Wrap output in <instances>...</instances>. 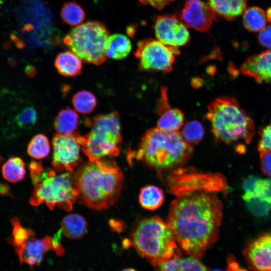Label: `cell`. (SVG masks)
I'll list each match as a JSON object with an SVG mask.
<instances>
[{
    "mask_svg": "<svg viewBox=\"0 0 271 271\" xmlns=\"http://www.w3.org/2000/svg\"><path fill=\"white\" fill-rule=\"evenodd\" d=\"M222 203L214 193L196 191L178 196L167 221L183 252L202 257L218 238Z\"/></svg>",
    "mask_w": 271,
    "mask_h": 271,
    "instance_id": "obj_1",
    "label": "cell"
},
{
    "mask_svg": "<svg viewBox=\"0 0 271 271\" xmlns=\"http://www.w3.org/2000/svg\"><path fill=\"white\" fill-rule=\"evenodd\" d=\"M81 202L88 207L102 210L118 200L124 182L122 171L114 162L88 161L74 172Z\"/></svg>",
    "mask_w": 271,
    "mask_h": 271,
    "instance_id": "obj_2",
    "label": "cell"
},
{
    "mask_svg": "<svg viewBox=\"0 0 271 271\" xmlns=\"http://www.w3.org/2000/svg\"><path fill=\"white\" fill-rule=\"evenodd\" d=\"M192 153L191 145L178 131L149 129L143 136L136 158L159 171L176 169L186 163Z\"/></svg>",
    "mask_w": 271,
    "mask_h": 271,
    "instance_id": "obj_3",
    "label": "cell"
},
{
    "mask_svg": "<svg viewBox=\"0 0 271 271\" xmlns=\"http://www.w3.org/2000/svg\"><path fill=\"white\" fill-rule=\"evenodd\" d=\"M206 117L211 131L219 142L249 144L255 133L253 120L233 97L216 98L208 106Z\"/></svg>",
    "mask_w": 271,
    "mask_h": 271,
    "instance_id": "obj_4",
    "label": "cell"
},
{
    "mask_svg": "<svg viewBox=\"0 0 271 271\" xmlns=\"http://www.w3.org/2000/svg\"><path fill=\"white\" fill-rule=\"evenodd\" d=\"M130 241L138 252L154 266L181 256L168 223L158 217L140 220L132 231Z\"/></svg>",
    "mask_w": 271,
    "mask_h": 271,
    "instance_id": "obj_5",
    "label": "cell"
},
{
    "mask_svg": "<svg viewBox=\"0 0 271 271\" xmlns=\"http://www.w3.org/2000/svg\"><path fill=\"white\" fill-rule=\"evenodd\" d=\"M90 131L78 141L84 154L89 161L104 157H117L122 142L120 116L117 112L96 115L85 120Z\"/></svg>",
    "mask_w": 271,
    "mask_h": 271,
    "instance_id": "obj_6",
    "label": "cell"
},
{
    "mask_svg": "<svg viewBox=\"0 0 271 271\" xmlns=\"http://www.w3.org/2000/svg\"><path fill=\"white\" fill-rule=\"evenodd\" d=\"M79 197V191L76 186L74 172L56 175L53 170L44 171L38 184L35 185L30 200L34 206L45 203L50 210L55 207L70 211Z\"/></svg>",
    "mask_w": 271,
    "mask_h": 271,
    "instance_id": "obj_7",
    "label": "cell"
},
{
    "mask_svg": "<svg viewBox=\"0 0 271 271\" xmlns=\"http://www.w3.org/2000/svg\"><path fill=\"white\" fill-rule=\"evenodd\" d=\"M109 31L104 24L90 21L72 29L63 39L64 44L81 59L99 65L107 59L106 44Z\"/></svg>",
    "mask_w": 271,
    "mask_h": 271,
    "instance_id": "obj_8",
    "label": "cell"
},
{
    "mask_svg": "<svg viewBox=\"0 0 271 271\" xmlns=\"http://www.w3.org/2000/svg\"><path fill=\"white\" fill-rule=\"evenodd\" d=\"M179 53L177 47L149 39L139 42L134 55L139 60V70L167 73L172 71L175 56Z\"/></svg>",
    "mask_w": 271,
    "mask_h": 271,
    "instance_id": "obj_9",
    "label": "cell"
},
{
    "mask_svg": "<svg viewBox=\"0 0 271 271\" xmlns=\"http://www.w3.org/2000/svg\"><path fill=\"white\" fill-rule=\"evenodd\" d=\"M174 177L170 182V190L180 196L196 191L212 193L223 192L227 189L225 180L219 174L190 173Z\"/></svg>",
    "mask_w": 271,
    "mask_h": 271,
    "instance_id": "obj_10",
    "label": "cell"
},
{
    "mask_svg": "<svg viewBox=\"0 0 271 271\" xmlns=\"http://www.w3.org/2000/svg\"><path fill=\"white\" fill-rule=\"evenodd\" d=\"M73 134L55 133L52 139V165L59 172H72L81 162V146L78 137Z\"/></svg>",
    "mask_w": 271,
    "mask_h": 271,
    "instance_id": "obj_11",
    "label": "cell"
},
{
    "mask_svg": "<svg viewBox=\"0 0 271 271\" xmlns=\"http://www.w3.org/2000/svg\"><path fill=\"white\" fill-rule=\"evenodd\" d=\"M61 231L56 237L46 236L43 239H29L24 245L14 249L21 264L26 263L32 267L38 266L42 263L44 254L49 249L54 251L59 256L63 255L65 250L60 244L59 238Z\"/></svg>",
    "mask_w": 271,
    "mask_h": 271,
    "instance_id": "obj_12",
    "label": "cell"
},
{
    "mask_svg": "<svg viewBox=\"0 0 271 271\" xmlns=\"http://www.w3.org/2000/svg\"><path fill=\"white\" fill-rule=\"evenodd\" d=\"M155 31L157 40L170 46L178 48L185 45L190 40L186 26L175 16L158 17L155 24Z\"/></svg>",
    "mask_w": 271,
    "mask_h": 271,
    "instance_id": "obj_13",
    "label": "cell"
},
{
    "mask_svg": "<svg viewBox=\"0 0 271 271\" xmlns=\"http://www.w3.org/2000/svg\"><path fill=\"white\" fill-rule=\"evenodd\" d=\"M253 271H271V233L263 234L248 243L243 251Z\"/></svg>",
    "mask_w": 271,
    "mask_h": 271,
    "instance_id": "obj_14",
    "label": "cell"
},
{
    "mask_svg": "<svg viewBox=\"0 0 271 271\" xmlns=\"http://www.w3.org/2000/svg\"><path fill=\"white\" fill-rule=\"evenodd\" d=\"M180 19L186 26L202 32L208 31L216 20L214 11L201 0H188L180 14Z\"/></svg>",
    "mask_w": 271,
    "mask_h": 271,
    "instance_id": "obj_15",
    "label": "cell"
},
{
    "mask_svg": "<svg viewBox=\"0 0 271 271\" xmlns=\"http://www.w3.org/2000/svg\"><path fill=\"white\" fill-rule=\"evenodd\" d=\"M239 71L243 75L253 78L258 83L271 85V51L267 50L248 58Z\"/></svg>",
    "mask_w": 271,
    "mask_h": 271,
    "instance_id": "obj_16",
    "label": "cell"
},
{
    "mask_svg": "<svg viewBox=\"0 0 271 271\" xmlns=\"http://www.w3.org/2000/svg\"><path fill=\"white\" fill-rule=\"evenodd\" d=\"M158 112L160 115L157 122L158 128L164 131H178L184 125V115L180 109L169 106L166 88H162Z\"/></svg>",
    "mask_w": 271,
    "mask_h": 271,
    "instance_id": "obj_17",
    "label": "cell"
},
{
    "mask_svg": "<svg viewBox=\"0 0 271 271\" xmlns=\"http://www.w3.org/2000/svg\"><path fill=\"white\" fill-rule=\"evenodd\" d=\"M155 266V271H209L198 258L191 256L173 257Z\"/></svg>",
    "mask_w": 271,
    "mask_h": 271,
    "instance_id": "obj_18",
    "label": "cell"
},
{
    "mask_svg": "<svg viewBox=\"0 0 271 271\" xmlns=\"http://www.w3.org/2000/svg\"><path fill=\"white\" fill-rule=\"evenodd\" d=\"M54 65L58 72L66 77L78 76L82 69L81 59L71 51L59 54L55 59Z\"/></svg>",
    "mask_w": 271,
    "mask_h": 271,
    "instance_id": "obj_19",
    "label": "cell"
},
{
    "mask_svg": "<svg viewBox=\"0 0 271 271\" xmlns=\"http://www.w3.org/2000/svg\"><path fill=\"white\" fill-rule=\"evenodd\" d=\"M247 0H209V5L215 13L227 20H231L245 11Z\"/></svg>",
    "mask_w": 271,
    "mask_h": 271,
    "instance_id": "obj_20",
    "label": "cell"
},
{
    "mask_svg": "<svg viewBox=\"0 0 271 271\" xmlns=\"http://www.w3.org/2000/svg\"><path fill=\"white\" fill-rule=\"evenodd\" d=\"M79 117L72 109H62L54 119V127L57 133L80 136L78 131Z\"/></svg>",
    "mask_w": 271,
    "mask_h": 271,
    "instance_id": "obj_21",
    "label": "cell"
},
{
    "mask_svg": "<svg viewBox=\"0 0 271 271\" xmlns=\"http://www.w3.org/2000/svg\"><path fill=\"white\" fill-rule=\"evenodd\" d=\"M61 230L66 237L71 239H79L84 236L87 230V224L85 218L76 213L66 216L61 224Z\"/></svg>",
    "mask_w": 271,
    "mask_h": 271,
    "instance_id": "obj_22",
    "label": "cell"
},
{
    "mask_svg": "<svg viewBox=\"0 0 271 271\" xmlns=\"http://www.w3.org/2000/svg\"><path fill=\"white\" fill-rule=\"evenodd\" d=\"M131 49V42L126 36L121 34H115L107 39L105 54L107 57L120 60L127 56Z\"/></svg>",
    "mask_w": 271,
    "mask_h": 271,
    "instance_id": "obj_23",
    "label": "cell"
},
{
    "mask_svg": "<svg viewBox=\"0 0 271 271\" xmlns=\"http://www.w3.org/2000/svg\"><path fill=\"white\" fill-rule=\"evenodd\" d=\"M164 201V193L161 189L157 186L149 185L141 190L139 203L145 209L154 210L160 207Z\"/></svg>",
    "mask_w": 271,
    "mask_h": 271,
    "instance_id": "obj_24",
    "label": "cell"
},
{
    "mask_svg": "<svg viewBox=\"0 0 271 271\" xmlns=\"http://www.w3.org/2000/svg\"><path fill=\"white\" fill-rule=\"evenodd\" d=\"M2 172L7 181L11 183L20 182L26 175L25 164L21 158H11L3 165Z\"/></svg>",
    "mask_w": 271,
    "mask_h": 271,
    "instance_id": "obj_25",
    "label": "cell"
},
{
    "mask_svg": "<svg viewBox=\"0 0 271 271\" xmlns=\"http://www.w3.org/2000/svg\"><path fill=\"white\" fill-rule=\"evenodd\" d=\"M244 27L249 31L258 32L262 30L266 24V18L263 10L257 7L245 11L243 17Z\"/></svg>",
    "mask_w": 271,
    "mask_h": 271,
    "instance_id": "obj_26",
    "label": "cell"
},
{
    "mask_svg": "<svg viewBox=\"0 0 271 271\" xmlns=\"http://www.w3.org/2000/svg\"><path fill=\"white\" fill-rule=\"evenodd\" d=\"M72 102L75 110L84 114L91 113L97 103L95 95L87 90H81L75 93Z\"/></svg>",
    "mask_w": 271,
    "mask_h": 271,
    "instance_id": "obj_27",
    "label": "cell"
},
{
    "mask_svg": "<svg viewBox=\"0 0 271 271\" xmlns=\"http://www.w3.org/2000/svg\"><path fill=\"white\" fill-rule=\"evenodd\" d=\"M61 17L66 24L75 26L83 21L85 13L82 7L75 2H68L62 8Z\"/></svg>",
    "mask_w": 271,
    "mask_h": 271,
    "instance_id": "obj_28",
    "label": "cell"
},
{
    "mask_svg": "<svg viewBox=\"0 0 271 271\" xmlns=\"http://www.w3.org/2000/svg\"><path fill=\"white\" fill-rule=\"evenodd\" d=\"M11 222L13 230L12 236L8 241L14 249L22 246L29 239L35 237L34 232L30 229L24 227L18 218L13 217Z\"/></svg>",
    "mask_w": 271,
    "mask_h": 271,
    "instance_id": "obj_29",
    "label": "cell"
},
{
    "mask_svg": "<svg viewBox=\"0 0 271 271\" xmlns=\"http://www.w3.org/2000/svg\"><path fill=\"white\" fill-rule=\"evenodd\" d=\"M28 155L36 159H41L48 156L50 146L48 138L42 133L35 136L29 142L27 149Z\"/></svg>",
    "mask_w": 271,
    "mask_h": 271,
    "instance_id": "obj_30",
    "label": "cell"
},
{
    "mask_svg": "<svg viewBox=\"0 0 271 271\" xmlns=\"http://www.w3.org/2000/svg\"><path fill=\"white\" fill-rule=\"evenodd\" d=\"M180 133L184 140L189 145H195L199 143L203 139L204 128L199 121L192 120L183 126Z\"/></svg>",
    "mask_w": 271,
    "mask_h": 271,
    "instance_id": "obj_31",
    "label": "cell"
},
{
    "mask_svg": "<svg viewBox=\"0 0 271 271\" xmlns=\"http://www.w3.org/2000/svg\"><path fill=\"white\" fill-rule=\"evenodd\" d=\"M38 119L35 108L32 106L24 108L14 118V122L19 128H30L34 126Z\"/></svg>",
    "mask_w": 271,
    "mask_h": 271,
    "instance_id": "obj_32",
    "label": "cell"
},
{
    "mask_svg": "<svg viewBox=\"0 0 271 271\" xmlns=\"http://www.w3.org/2000/svg\"><path fill=\"white\" fill-rule=\"evenodd\" d=\"M253 198L271 204V178L257 179L254 187Z\"/></svg>",
    "mask_w": 271,
    "mask_h": 271,
    "instance_id": "obj_33",
    "label": "cell"
},
{
    "mask_svg": "<svg viewBox=\"0 0 271 271\" xmlns=\"http://www.w3.org/2000/svg\"><path fill=\"white\" fill-rule=\"evenodd\" d=\"M245 202L250 211L255 215L258 216L267 215L271 205L257 198H252Z\"/></svg>",
    "mask_w": 271,
    "mask_h": 271,
    "instance_id": "obj_34",
    "label": "cell"
},
{
    "mask_svg": "<svg viewBox=\"0 0 271 271\" xmlns=\"http://www.w3.org/2000/svg\"><path fill=\"white\" fill-rule=\"evenodd\" d=\"M258 150L259 153L271 152V122L260 131Z\"/></svg>",
    "mask_w": 271,
    "mask_h": 271,
    "instance_id": "obj_35",
    "label": "cell"
},
{
    "mask_svg": "<svg viewBox=\"0 0 271 271\" xmlns=\"http://www.w3.org/2000/svg\"><path fill=\"white\" fill-rule=\"evenodd\" d=\"M29 169L32 183L36 185L39 183L40 177L44 171L43 166L40 163L32 161L29 165Z\"/></svg>",
    "mask_w": 271,
    "mask_h": 271,
    "instance_id": "obj_36",
    "label": "cell"
},
{
    "mask_svg": "<svg viewBox=\"0 0 271 271\" xmlns=\"http://www.w3.org/2000/svg\"><path fill=\"white\" fill-rule=\"evenodd\" d=\"M260 163L262 172L271 177V152L259 153Z\"/></svg>",
    "mask_w": 271,
    "mask_h": 271,
    "instance_id": "obj_37",
    "label": "cell"
},
{
    "mask_svg": "<svg viewBox=\"0 0 271 271\" xmlns=\"http://www.w3.org/2000/svg\"><path fill=\"white\" fill-rule=\"evenodd\" d=\"M258 41L262 46L271 48V25L260 31L258 35Z\"/></svg>",
    "mask_w": 271,
    "mask_h": 271,
    "instance_id": "obj_38",
    "label": "cell"
},
{
    "mask_svg": "<svg viewBox=\"0 0 271 271\" xmlns=\"http://www.w3.org/2000/svg\"><path fill=\"white\" fill-rule=\"evenodd\" d=\"M143 4L150 5L159 10L164 8L174 0H139Z\"/></svg>",
    "mask_w": 271,
    "mask_h": 271,
    "instance_id": "obj_39",
    "label": "cell"
},
{
    "mask_svg": "<svg viewBox=\"0 0 271 271\" xmlns=\"http://www.w3.org/2000/svg\"><path fill=\"white\" fill-rule=\"evenodd\" d=\"M227 264L228 269L231 271H247L246 269L241 267L232 255L228 257Z\"/></svg>",
    "mask_w": 271,
    "mask_h": 271,
    "instance_id": "obj_40",
    "label": "cell"
},
{
    "mask_svg": "<svg viewBox=\"0 0 271 271\" xmlns=\"http://www.w3.org/2000/svg\"><path fill=\"white\" fill-rule=\"evenodd\" d=\"M11 40L15 43L16 46L19 49H23L25 46V44L15 33H12L10 35Z\"/></svg>",
    "mask_w": 271,
    "mask_h": 271,
    "instance_id": "obj_41",
    "label": "cell"
},
{
    "mask_svg": "<svg viewBox=\"0 0 271 271\" xmlns=\"http://www.w3.org/2000/svg\"><path fill=\"white\" fill-rule=\"evenodd\" d=\"M25 72L27 76L30 78H32L36 75L37 70L33 65H29L26 67Z\"/></svg>",
    "mask_w": 271,
    "mask_h": 271,
    "instance_id": "obj_42",
    "label": "cell"
},
{
    "mask_svg": "<svg viewBox=\"0 0 271 271\" xmlns=\"http://www.w3.org/2000/svg\"><path fill=\"white\" fill-rule=\"evenodd\" d=\"M0 194L1 195H10V189L9 186L0 183Z\"/></svg>",
    "mask_w": 271,
    "mask_h": 271,
    "instance_id": "obj_43",
    "label": "cell"
},
{
    "mask_svg": "<svg viewBox=\"0 0 271 271\" xmlns=\"http://www.w3.org/2000/svg\"><path fill=\"white\" fill-rule=\"evenodd\" d=\"M192 85L194 86V87H200L202 84V82L201 79H200L199 78H194L192 80Z\"/></svg>",
    "mask_w": 271,
    "mask_h": 271,
    "instance_id": "obj_44",
    "label": "cell"
},
{
    "mask_svg": "<svg viewBox=\"0 0 271 271\" xmlns=\"http://www.w3.org/2000/svg\"><path fill=\"white\" fill-rule=\"evenodd\" d=\"M266 17L268 22H271V7L268 8L267 10Z\"/></svg>",
    "mask_w": 271,
    "mask_h": 271,
    "instance_id": "obj_45",
    "label": "cell"
},
{
    "mask_svg": "<svg viewBox=\"0 0 271 271\" xmlns=\"http://www.w3.org/2000/svg\"><path fill=\"white\" fill-rule=\"evenodd\" d=\"M121 271H137V270L132 268H127L124 269Z\"/></svg>",
    "mask_w": 271,
    "mask_h": 271,
    "instance_id": "obj_46",
    "label": "cell"
},
{
    "mask_svg": "<svg viewBox=\"0 0 271 271\" xmlns=\"http://www.w3.org/2000/svg\"><path fill=\"white\" fill-rule=\"evenodd\" d=\"M3 158H2V157L0 156V164L2 163V162H3Z\"/></svg>",
    "mask_w": 271,
    "mask_h": 271,
    "instance_id": "obj_47",
    "label": "cell"
},
{
    "mask_svg": "<svg viewBox=\"0 0 271 271\" xmlns=\"http://www.w3.org/2000/svg\"><path fill=\"white\" fill-rule=\"evenodd\" d=\"M211 271H221V270H219V269H213V270H212Z\"/></svg>",
    "mask_w": 271,
    "mask_h": 271,
    "instance_id": "obj_48",
    "label": "cell"
},
{
    "mask_svg": "<svg viewBox=\"0 0 271 271\" xmlns=\"http://www.w3.org/2000/svg\"><path fill=\"white\" fill-rule=\"evenodd\" d=\"M2 0H0V4H2ZM0 9H1V5H0ZM0 15H1V13H0Z\"/></svg>",
    "mask_w": 271,
    "mask_h": 271,
    "instance_id": "obj_49",
    "label": "cell"
},
{
    "mask_svg": "<svg viewBox=\"0 0 271 271\" xmlns=\"http://www.w3.org/2000/svg\"><path fill=\"white\" fill-rule=\"evenodd\" d=\"M227 271H231V270H227Z\"/></svg>",
    "mask_w": 271,
    "mask_h": 271,
    "instance_id": "obj_50",
    "label": "cell"
},
{
    "mask_svg": "<svg viewBox=\"0 0 271 271\" xmlns=\"http://www.w3.org/2000/svg\"><path fill=\"white\" fill-rule=\"evenodd\" d=\"M269 50L271 51V49Z\"/></svg>",
    "mask_w": 271,
    "mask_h": 271,
    "instance_id": "obj_51",
    "label": "cell"
}]
</instances>
